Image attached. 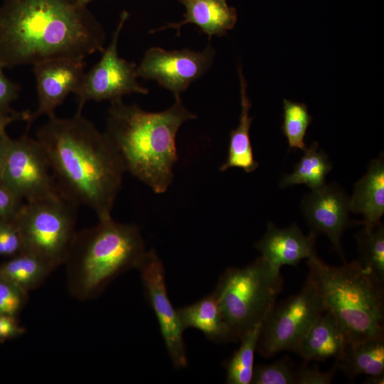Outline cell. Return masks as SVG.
Masks as SVG:
<instances>
[{
  "instance_id": "obj_1",
  "label": "cell",
  "mask_w": 384,
  "mask_h": 384,
  "mask_svg": "<svg viewBox=\"0 0 384 384\" xmlns=\"http://www.w3.org/2000/svg\"><path fill=\"white\" fill-rule=\"evenodd\" d=\"M105 31L77 0H5L0 6V65L4 68L102 53Z\"/></svg>"
},
{
  "instance_id": "obj_2",
  "label": "cell",
  "mask_w": 384,
  "mask_h": 384,
  "mask_svg": "<svg viewBox=\"0 0 384 384\" xmlns=\"http://www.w3.org/2000/svg\"><path fill=\"white\" fill-rule=\"evenodd\" d=\"M36 139L58 190L98 219L110 217L125 171L105 133L77 112L69 118L48 117Z\"/></svg>"
},
{
  "instance_id": "obj_3",
  "label": "cell",
  "mask_w": 384,
  "mask_h": 384,
  "mask_svg": "<svg viewBox=\"0 0 384 384\" xmlns=\"http://www.w3.org/2000/svg\"><path fill=\"white\" fill-rule=\"evenodd\" d=\"M161 112H148L122 100L110 102L105 134L130 173L156 193L166 192L178 157L176 137L180 127L197 117L183 105L181 96Z\"/></svg>"
},
{
  "instance_id": "obj_4",
  "label": "cell",
  "mask_w": 384,
  "mask_h": 384,
  "mask_svg": "<svg viewBox=\"0 0 384 384\" xmlns=\"http://www.w3.org/2000/svg\"><path fill=\"white\" fill-rule=\"evenodd\" d=\"M75 232L64 264L68 288L80 300L98 296L121 273L139 268L148 250L139 228L112 216Z\"/></svg>"
},
{
  "instance_id": "obj_5",
  "label": "cell",
  "mask_w": 384,
  "mask_h": 384,
  "mask_svg": "<svg viewBox=\"0 0 384 384\" xmlns=\"http://www.w3.org/2000/svg\"><path fill=\"white\" fill-rule=\"evenodd\" d=\"M307 265L326 311L334 316L347 343L384 336L383 283L370 271L356 260L329 265L316 253Z\"/></svg>"
},
{
  "instance_id": "obj_6",
  "label": "cell",
  "mask_w": 384,
  "mask_h": 384,
  "mask_svg": "<svg viewBox=\"0 0 384 384\" xmlns=\"http://www.w3.org/2000/svg\"><path fill=\"white\" fill-rule=\"evenodd\" d=\"M280 270L261 256L244 267H230L213 292L235 341L262 323L282 289Z\"/></svg>"
},
{
  "instance_id": "obj_7",
  "label": "cell",
  "mask_w": 384,
  "mask_h": 384,
  "mask_svg": "<svg viewBox=\"0 0 384 384\" xmlns=\"http://www.w3.org/2000/svg\"><path fill=\"white\" fill-rule=\"evenodd\" d=\"M77 206L59 190L23 203L15 215L23 252L41 259L54 270L63 264L76 232Z\"/></svg>"
},
{
  "instance_id": "obj_8",
  "label": "cell",
  "mask_w": 384,
  "mask_h": 384,
  "mask_svg": "<svg viewBox=\"0 0 384 384\" xmlns=\"http://www.w3.org/2000/svg\"><path fill=\"white\" fill-rule=\"evenodd\" d=\"M326 311L321 295L308 274L302 290L274 304L262 323L256 351L270 358L293 351L316 319Z\"/></svg>"
},
{
  "instance_id": "obj_9",
  "label": "cell",
  "mask_w": 384,
  "mask_h": 384,
  "mask_svg": "<svg viewBox=\"0 0 384 384\" xmlns=\"http://www.w3.org/2000/svg\"><path fill=\"white\" fill-rule=\"evenodd\" d=\"M128 16L125 11L121 14L112 40L100 60L85 73L74 92L78 101V112H82L83 106L89 101L112 102L132 93L148 94V89L137 81V64L120 58L117 53L119 35Z\"/></svg>"
},
{
  "instance_id": "obj_10",
  "label": "cell",
  "mask_w": 384,
  "mask_h": 384,
  "mask_svg": "<svg viewBox=\"0 0 384 384\" xmlns=\"http://www.w3.org/2000/svg\"><path fill=\"white\" fill-rule=\"evenodd\" d=\"M1 184L21 200L40 198L58 190L44 151L27 134L9 138Z\"/></svg>"
},
{
  "instance_id": "obj_11",
  "label": "cell",
  "mask_w": 384,
  "mask_h": 384,
  "mask_svg": "<svg viewBox=\"0 0 384 384\" xmlns=\"http://www.w3.org/2000/svg\"><path fill=\"white\" fill-rule=\"evenodd\" d=\"M215 50L208 45L201 51L188 48L166 50L159 47L149 48L139 65L137 75L146 80H153L171 91L174 97L180 96L194 81L211 68Z\"/></svg>"
},
{
  "instance_id": "obj_12",
  "label": "cell",
  "mask_w": 384,
  "mask_h": 384,
  "mask_svg": "<svg viewBox=\"0 0 384 384\" xmlns=\"http://www.w3.org/2000/svg\"><path fill=\"white\" fill-rule=\"evenodd\" d=\"M138 269L146 298L156 316L170 358L176 367H186L188 361L183 337L184 330L168 297L163 263L156 252L151 250L147 251Z\"/></svg>"
},
{
  "instance_id": "obj_13",
  "label": "cell",
  "mask_w": 384,
  "mask_h": 384,
  "mask_svg": "<svg viewBox=\"0 0 384 384\" xmlns=\"http://www.w3.org/2000/svg\"><path fill=\"white\" fill-rule=\"evenodd\" d=\"M301 211L310 233L316 236L321 233L326 235L346 262L341 240L352 222L349 218V196L343 188L333 182L311 190L302 198Z\"/></svg>"
},
{
  "instance_id": "obj_14",
  "label": "cell",
  "mask_w": 384,
  "mask_h": 384,
  "mask_svg": "<svg viewBox=\"0 0 384 384\" xmlns=\"http://www.w3.org/2000/svg\"><path fill=\"white\" fill-rule=\"evenodd\" d=\"M83 59L55 58L33 65L38 95V107L31 113L28 127L41 116L55 114L66 97L74 93L85 74Z\"/></svg>"
},
{
  "instance_id": "obj_15",
  "label": "cell",
  "mask_w": 384,
  "mask_h": 384,
  "mask_svg": "<svg viewBox=\"0 0 384 384\" xmlns=\"http://www.w3.org/2000/svg\"><path fill=\"white\" fill-rule=\"evenodd\" d=\"M316 238L311 233L308 236L304 235L295 223L288 228H279L269 222L266 233L255 247L265 260L280 270L284 265L297 267L302 260L316 253Z\"/></svg>"
},
{
  "instance_id": "obj_16",
  "label": "cell",
  "mask_w": 384,
  "mask_h": 384,
  "mask_svg": "<svg viewBox=\"0 0 384 384\" xmlns=\"http://www.w3.org/2000/svg\"><path fill=\"white\" fill-rule=\"evenodd\" d=\"M182 4L186 7L183 19L178 23H168L154 31L172 28H176L180 34L183 26L193 23L210 38L213 36L227 34L237 22V11L229 6L226 0H184Z\"/></svg>"
},
{
  "instance_id": "obj_17",
  "label": "cell",
  "mask_w": 384,
  "mask_h": 384,
  "mask_svg": "<svg viewBox=\"0 0 384 384\" xmlns=\"http://www.w3.org/2000/svg\"><path fill=\"white\" fill-rule=\"evenodd\" d=\"M351 212L363 216L360 224L374 226L381 223L384 214V156L373 159L366 174L353 187L349 197Z\"/></svg>"
},
{
  "instance_id": "obj_18",
  "label": "cell",
  "mask_w": 384,
  "mask_h": 384,
  "mask_svg": "<svg viewBox=\"0 0 384 384\" xmlns=\"http://www.w3.org/2000/svg\"><path fill=\"white\" fill-rule=\"evenodd\" d=\"M346 343L336 321L326 311L311 326L294 352L307 361H324L336 358Z\"/></svg>"
},
{
  "instance_id": "obj_19",
  "label": "cell",
  "mask_w": 384,
  "mask_h": 384,
  "mask_svg": "<svg viewBox=\"0 0 384 384\" xmlns=\"http://www.w3.org/2000/svg\"><path fill=\"white\" fill-rule=\"evenodd\" d=\"M240 79L241 111L238 127L230 133L228 156L220 167L221 171L238 167L247 173L255 171L259 164L254 159L250 138V129L253 117L249 115L251 101L247 95V82L241 66L238 69Z\"/></svg>"
},
{
  "instance_id": "obj_20",
  "label": "cell",
  "mask_w": 384,
  "mask_h": 384,
  "mask_svg": "<svg viewBox=\"0 0 384 384\" xmlns=\"http://www.w3.org/2000/svg\"><path fill=\"white\" fill-rule=\"evenodd\" d=\"M176 312L183 330L197 329L215 342L236 341L213 293Z\"/></svg>"
},
{
  "instance_id": "obj_21",
  "label": "cell",
  "mask_w": 384,
  "mask_h": 384,
  "mask_svg": "<svg viewBox=\"0 0 384 384\" xmlns=\"http://www.w3.org/2000/svg\"><path fill=\"white\" fill-rule=\"evenodd\" d=\"M335 363L351 379L360 375H384V336L347 343Z\"/></svg>"
},
{
  "instance_id": "obj_22",
  "label": "cell",
  "mask_w": 384,
  "mask_h": 384,
  "mask_svg": "<svg viewBox=\"0 0 384 384\" xmlns=\"http://www.w3.org/2000/svg\"><path fill=\"white\" fill-rule=\"evenodd\" d=\"M303 151L304 154L294 166V171L281 178L280 188L305 184L311 190H315L326 183V177L332 169L328 155L322 149L319 150L316 142L306 146Z\"/></svg>"
},
{
  "instance_id": "obj_23",
  "label": "cell",
  "mask_w": 384,
  "mask_h": 384,
  "mask_svg": "<svg viewBox=\"0 0 384 384\" xmlns=\"http://www.w3.org/2000/svg\"><path fill=\"white\" fill-rule=\"evenodd\" d=\"M53 270L41 259L26 252L0 264V276L27 292L38 287Z\"/></svg>"
},
{
  "instance_id": "obj_24",
  "label": "cell",
  "mask_w": 384,
  "mask_h": 384,
  "mask_svg": "<svg viewBox=\"0 0 384 384\" xmlns=\"http://www.w3.org/2000/svg\"><path fill=\"white\" fill-rule=\"evenodd\" d=\"M358 261L384 284V226H364L355 236Z\"/></svg>"
},
{
  "instance_id": "obj_25",
  "label": "cell",
  "mask_w": 384,
  "mask_h": 384,
  "mask_svg": "<svg viewBox=\"0 0 384 384\" xmlns=\"http://www.w3.org/2000/svg\"><path fill=\"white\" fill-rule=\"evenodd\" d=\"M261 325L247 331L240 338V348L225 363L226 383L228 384H249L254 370V356Z\"/></svg>"
},
{
  "instance_id": "obj_26",
  "label": "cell",
  "mask_w": 384,
  "mask_h": 384,
  "mask_svg": "<svg viewBox=\"0 0 384 384\" xmlns=\"http://www.w3.org/2000/svg\"><path fill=\"white\" fill-rule=\"evenodd\" d=\"M312 122L308 107L302 102L283 100V123L282 130L287 139L289 149L304 150L306 145L304 137Z\"/></svg>"
},
{
  "instance_id": "obj_27",
  "label": "cell",
  "mask_w": 384,
  "mask_h": 384,
  "mask_svg": "<svg viewBox=\"0 0 384 384\" xmlns=\"http://www.w3.org/2000/svg\"><path fill=\"white\" fill-rule=\"evenodd\" d=\"M297 370L280 360L270 364L254 367L252 384H296Z\"/></svg>"
},
{
  "instance_id": "obj_28",
  "label": "cell",
  "mask_w": 384,
  "mask_h": 384,
  "mask_svg": "<svg viewBox=\"0 0 384 384\" xmlns=\"http://www.w3.org/2000/svg\"><path fill=\"white\" fill-rule=\"evenodd\" d=\"M28 293L0 276V314L17 316L28 302Z\"/></svg>"
},
{
  "instance_id": "obj_29",
  "label": "cell",
  "mask_w": 384,
  "mask_h": 384,
  "mask_svg": "<svg viewBox=\"0 0 384 384\" xmlns=\"http://www.w3.org/2000/svg\"><path fill=\"white\" fill-rule=\"evenodd\" d=\"M23 251L22 238L15 217L0 219V257L10 258Z\"/></svg>"
},
{
  "instance_id": "obj_30",
  "label": "cell",
  "mask_w": 384,
  "mask_h": 384,
  "mask_svg": "<svg viewBox=\"0 0 384 384\" xmlns=\"http://www.w3.org/2000/svg\"><path fill=\"white\" fill-rule=\"evenodd\" d=\"M337 370L336 363L326 372L321 371L317 366L304 363L297 369L296 384H329Z\"/></svg>"
},
{
  "instance_id": "obj_31",
  "label": "cell",
  "mask_w": 384,
  "mask_h": 384,
  "mask_svg": "<svg viewBox=\"0 0 384 384\" xmlns=\"http://www.w3.org/2000/svg\"><path fill=\"white\" fill-rule=\"evenodd\" d=\"M4 68L0 65V115H6L16 112L11 108V105L18 97L21 90L18 83L6 77Z\"/></svg>"
},
{
  "instance_id": "obj_32",
  "label": "cell",
  "mask_w": 384,
  "mask_h": 384,
  "mask_svg": "<svg viewBox=\"0 0 384 384\" xmlns=\"http://www.w3.org/2000/svg\"><path fill=\"white\" fill-rule=\"evenodd\" d=\"M22 201L0 183V219L15 217L23 203Z\"/></svg>"
},
{
  "instance_id": "obj_33",
  "label": "cell",
  "mask_w": 384,
  "mask_h": 384,
  "mask_svg": "<svg viewBox=\"0 0 384 384\" xmlns=\"http://www.w3.org/2000/svg\"><path fill=\"white\" fill-rule=\"evenodd\" d=\"M26 329L22 326L17 316L0 314V342L23 335Z\"/></svg>"
},
{
  "instance_id": "obj_34",
  "label": "cell",
  "mask_w": 384,
  "mask_h": 384,
  "mask_svg": "<svg viewBox=\"0 0 384 384\" xmlns=\"http://www.w3.org/2000/svg\"><path fill=\"white\" fill-rule=\"evenodd\" d=\"M31 112L26 111H16L14 113L0 115V133L5 132L6 128L10 124L17 121H26L28 122L31 116Z\"/></svg>"
},
{
  "instance_id": "obj_35",
  "label": "cell",
  "mask_w": 384,
  "mask_h": 384,
  "mask_svg": "<svg viewBox=\"0 0 384 384\" xmlns=\"http://www.w3.org/2000/svg\"><path fill=\"white\" fill-rule=\"evenodd\" d=\"M9 138L6 131L0 133V183L4 174Z\"/></svg>"
},
{
  "instance_id": "obj_36",
  "label": "cell",
  "mask_w": 384,
  "mask_h": 384,
  "mask_svg": "<svg viewBox=\"0 0 384 384\" xmlns=\"http://www.w3.org/2000/svg\"><path fill=\"white\" fill-rule=\"evenodd\" d=\"M365 383L368 384H383L384 375L367 376Z\"/></svg>"
},
{
  "instance_id": "obj_37",
  "label": "cell",
  "mask_w": 384,
  "mask_h": 384,
  "mask_svg": "<svg viewBox=\"0 0 384 384\" xmlns=\"http://www.w3.org/2000/svg\"><path fill=\"white\" fill-rule=\"evenodd\" d=\"M81 5L87 6V4L94 0H77Z\"/></svg>"
},
{
  "instance_id": "obj_38",
  "label": "cell",
  "mask_w": 384,
  "mask_h": 384,
  "mask_svg": "<svg viewBox=\"0 0 384 384\" xmlns=\"http://www.w3.org/2000/svg\"><path fill=\"white\" fill-rule=\"evenodd\" d=\"M184 0H179L180 2L183 3Z\"/></svg>"
}]
</instances>
